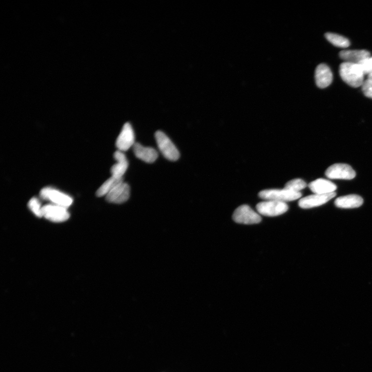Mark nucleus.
Wrapping results in <instances>:
<instances>
[{"instance_id": "3", "label": "nucleus", "mask_w": 372, "mask_h": 372, "mask_svg": "<svg viewBox=\"0 0 372 372\" xmlns=\"http://www.w3.org/2000/svg\"><path fill=\"white\" fill-rule=\"evenodd\" d=\"M155 136L158 147L164 156L170 161H178L180 156L179 151L169 137L162 131H157Z\"/></svg>"}, {"instance_id": "16", "label": "nucleus", "mask_w": 372, "mask_h": 372, "mask_svg": "<svg viewBox=\"0 0 372 372\" xmlns=\"http://www.w3.org/2000/svg\"><path fill=\"white\" fill-rule=\"evenodd\" d=\"M309 187L314 194H326L334 192L336 186L331 181L319 179L310 183Z\"/></svg>"}, {"instance_id": "6", "label": "nucleus", "mask_w": 372, "mask_h": 372, "mask_svg": "<svg viewBox=\"0 0 372 372\" xmlns=\"http://www.w3.org/2000/svg\"><path fill=\"white\" fill-rule=\"evenodd\" d=\"M233 219L238 224L253 225L260 223L262 217L249 206L243 205L235 210Z\"/></svg>"}, {"instance_id": "15", "label": "nucleus", "mask_w": 372, "mask_h": 372, "mask_svg": "<svg viewBox=\"0 0 372 372\" xmlns=\"http://www.w3.org/2000/svg\"><path fill=\"white\" fill-rule=\"evenodd\" d=\"M132 147L135 156L145 163H153L158 158V154L152 147H144L139 143H135Z\"/></svg>"}, {"instance_id": "18", "label": "nucleus", "mask_w": 372, "mask_h": 372, "mask_svg": "<svg viewBox=\"0 0 372 372\" xmlns=\"http://www.w3.org/2000/svg\"><path fill=\"white\" fill-rule=\"evenodd\" d=\"M124 182V179L115 178L111 176L101 186L96 192V196L99 197L106 196L107 195L119 184Z\"/></svg>"}, {"instance_id": "7", "label": "nucleus", "mask_w": 372, "mask_h": 372, "mask_svg": "<svg viewBox=\"0 0 372 372\" xmlns=\"http://www.w3.org/2000/svg\"><path fill=\"white\" fill-rule=\"evenodd\" d=\"M328 178L332 180H351L355 178L356 172L349 165L344 164H334L325 172Z\"/></svg>"}, {"instance_id": "5", "label": "nucleus", "mask_w": 372, "mask_h": 372, "mask_svg": "<svg viewBox=\"0 0 372 372\" xmlns=\"http://www.w3.org/2000/svg\"><path fill=\"white\" fill-rule=\"evenodd\" d=\"M43 200H48L54 205L68 208L72 205L73 200L66 194L51 187L44 188L40 192Z\"/></svg>"}, {"instance_id": "1", "label": "nucleus", "mask_w": 372, "mask_h": 372, "mask_svg": "<svg viewBox=\"0 0 372 372\" xmlns=\"http://www.w3.org/2000/svg\"><path fill=\"white\" fill-rule=\"evenodd\" d=\"M339 73L343 81L353 87L361 86L365 82V74L360 64L343 62L340 66Z\"/></svg>"}, {"instance_id": "13", "label": "nucleus", "mask_w": 372, "mask_h": 372, "mask_svg": "<svg viewBox=\"0 0 372 372\" xmlns=\"http://www.w3.org/2000/svg\"><path fill=\"white\" fill-rule=\"evenodd\" d=\"M114 158L117 163L114 165L111 169L112 176L115 178H123L128 167V162L125 154L120 150H117L114 154Z\"/></svg>"}, {"instance_id": "11", "label": "nucleus", "mask_w": 372, "mask_h": 372, "mask_svg": "<svg viewBox=\"0 0 372 372\" xmlns=\"http://www.w3.org/2000/svg\"><path fill=\"white\" fill-rule=\"evenodd\" d=\"M130 187L124 182L118 185L105 196L107 202L114 204L126 202L130 197Z\"/></svg>"}, {"instance_id": "8", "label": "nucleus", "mask_w": 372, "mask_h": 372, "mask_svg": "<svg viewBox=\"0 0 372 372\" xmlns=\"http://www.w3.org/2000/svg\"><path fill=\"white\" fill-rule=\"evenodd\" d=\"M43 217L54 223H63L70 217L67 208L50 204L42 207Z\"/></svg>"}, {"instance_id": "10", "label": "nucleus", "mask_w": 372, "mask_h": 372, "mask_svg": "<svg viewBox=\"0 0 372 372\" xmlns=\"http://www.w3.org/2000/svg\"><path fill=\"white\" fill-rule=\"evenodd\" d=\"M135 134L130 124H124L116 143L117 147L122 152L127 151L135 145Z\"/></svg>"}, {"instance_id": "22", "label": "nucleus", "mask_w": 372, "mask_h": 372, "mask_svg": "<svg viewBox=\"0 0 372 372\" xmlns=\"http://www.w3.org/2000/svg\"><path fill=\"white\" fill-rule=\"evenodd\" d=\"M362 91L366 96L372 99V81L367 79L362 85Z\"/></svg>"}, {"instance_id": "12", "label": "nucleus", "mask_w": 372, "mask_h": 372, "mask_svg": "<svg viewBox=\"0 0 372 372\" xmlns=\"http://www.w3.org/2000/svg\"><path fill=\"white\" fill-rule=\"evenodd\" d=\"M315 78L316 84L318 87L324 88L329 86L333 79L331 69L325 64L318 65L315 70Z\"/></svg>"}, {"instance_id": "2", "label": "nucleus", "mask_w": 372, "mask_h": 372, "mask_svg": "<svg viewBox=\"0 0 372 372\" xmlns=\"http://www.w3.org/2000/svg\"><path fill=\"white\" fill-rule=\"evenodd\" d=\"M302 196L300 192H295L286 188L264 190L259 193V197L266 200L285 202L296 200Z\"/></svg>"}, {"instance_id": "4", "label": "nucleus", "mask_w": 372, "mask_h": 372, "mask_svg": "<svg viewBox=\"0 0 372 372\" xmlns=\"http://www.w3.org/2000/svg\"><path fill=\"white\" fill-rule=\"evenodd\" d=\"M256 208L262 215L275 217L285 214L289 209V206L285 202L267 200L258 203Z\"/></svg>"}, {"instance_id": "21", "label": "nucleus", "mask_w": 372, "mask_h": 372, "mask_svg": "<svg viewBox=\"0 0 372 372\" xmlns=\"http://www.w3.org/2000/svg\"><path fill=\"white\" fill-rule=\"evenodd\" d=\"M28 207L33 213L39 218L43 217L42 207L39 200L36 198H32L28 203Z\"/></svg>"}, {"instance_id": "14", "label": "nucleus", "mask_w": 372, "mask_h": 372, "mask_svg": "<svg viewBox=\"0 0 372 372\" xmlns=\"http://www.w3.org/2000/svg\"><path fill=\"white\" fill-rule=\"evenodd\" d=\"M339 56L345 62L358 64L371 57L370 53L365 50H343L340 52Z\"/></svg>"}, {"instance_id": "9", "label": "nucleus", "mask_w": 372, "mask_h": 372, "mask_svg": "<svg viewBox=\"0 0 372 372\" xmlns=\"http://www.w3.org/2000/svg\"><path fill=\"white\" fill-rule=\"evenodd\" d=\"M336 196V193L326 194H314L301 199L298 203L300 207L309 209L325 205Z\"/></svg>"}, {"instance_id": "20", "label": "nucleus", "mask_w": 372, "mask_h": 372, "mask_svg": "<svg viewBox=\"0 0 372 372\" xmlns=\"http://www.w3.org/2000/svg\"><path fill=\"white\" fill-rule=\"evenodd\" d=\"M307 187V184L302 179H294L288 182L285 186V188L288 190L300 192Z\"/></svg>"}, {"instance_id": "23", "label": "nucleus", "mask_w": 372, "mask_h": 372, "mask_svg": "<svg viewBox=\"0 0 372 372\" xmlns=\"http://www.w3.org/2000/svg\"><path fill=\"white\" fill-rule=\"evenodd\" d=\"M360 65L362 68L365 75H368L372 73V57H370L362 61Z\"/></svg>"}, {"instance_id": "17", "label": "nucleus", "mask_w": 372, "mask_h": 372, "mask_svg": "<svg viewBox=\"0 0 372 372\" xmlns=\"http://www.w3.org/2000/svg\"><path fill=\"white\" fill-rule=\"evenodd\" d=\"M364 200L356 194H350L336 199L335 201V206L341 208H355L360 207Z\"/></svg>"}, {"instance_id": "19", "label": "nucleus", "mask_w": 372, "mask_h": 372, "mask_svg": "<svg viewBox=\"0 0 372 372\" xmlns=\"http://www.w3.org/2000/svg\"><path fill=\"white\" fill-rule=\"evenodd\" d=\"M326 39L333 45L342 48H346L350 46V41L341 35L332 33L325 34Z\"/></svg>"}]
</instances>
